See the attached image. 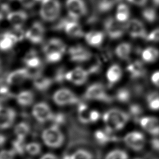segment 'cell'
Listing matches in <instances>:
<instances>
[{"mask_svg":"<svg viewBox=\"0 0 159 159\" xmlns=\"http://www.w3.org/2000/svg\"><path fill=\"white\" fill-rule=\"evenodd\" d=\"M129 114L119 109H109L102 116L106 129L111 132L122 129L129 121Z\"/></svg>","mask_w":159,"mask_h":159,"instance_id":"cell-1","label":"cell"},{"mask_svg":"<svg viewBox=\"0 0 159 159\" xmlns=\"http://www.w3.org/2000/svg\"><path fill=\"white\" fill-rule=\"evenodd\" d=\"M39 14L44 21H55L60 16V3L58 0H41Z\"/></svg>","mask_w":159,"mask_h":159,"instance_id":"cell-2","label":"cell"},{"mask_svg":"<svg viewBox=\"0 0 159 159\" xmlns=\"http://www.w3.org/2000/svg\"><path fill=\"white\" fill-rule=\"evenodd\" d=\"M43 142L49 147H60L64 142V135L58 125H53L45 129L42 134Z\"/></svg>","mask_w":159,"mask_h":159,"instance_id":"cell-3","label":"cell"},{"mask_svg":"<svg viewBox=\"0 0 159 159\" xmlns=\"http://www.w3.org/2000/svg\"><path fill=\"white\" fill-rule=\"evenodd\" d=\"M84 98L88 100L100 101L103 102H111V98L106 93L104 86L99 83L91 84L86 89Z\"/></svg>","mask_w":159,"mask_h":159,"instance_id":"cell-4","label":"cell"},{"mask_svg":"<svg viewBox=\"0 0 159 159\" xmlns=\"http://www.w3.org/2000/svg\"><path fill=\"white\" fill-rule=\"evenodd\" d=\"M52 99L53 102L60 106L75 104L79 101L78 96L67 88H61L57 90L53 93Z\"/></svg>","mask_w":159,"mask_h":159,"instance_id":"cell-5","label":"cell"},{"mask_svg":"<svg viewBox=\"0 0 159 159\" xmlns=\"http://www.w3.org/2000/svg\"><path fill=\"white\" fill-rule=\"evenodd\" d=\"M65 6L71 19L76 20L87 12V7L83 0H66Z\"/></svg>","mask_w":159,"mask_h":159,"instance_id":"cell-6","label":"cell"},{"mask_svg":"<svg viewBox=\"0 0 159 159\" xmlns=\"http://www.w3.org/2000/svg\"><path fill=\"white\" fill-rule=\"evenodd\" d=\"M104 29L107 35L112 39L120 38L125 31V25L113 17H109L106 19Z\"/></svg>","mask_w":159,"mask_h":159,"instance_id":"cell-7","label":"cell"},{"mask_svg":"<svg viewBox=\"0 0 159 159\" xmlns=\"http://www.w3.org/2000/svg\"><path fill=\"white\" fill-rule=\"evenodd\" d=\"M32 114L34 117L40 122L51 120L54 115L49 106L44 102L35 104L32 107Z\"/></svg>","mask_w":159,"mask_h":159,"instance_id":"cell-8","label":"cell"},{"mask_svg":"<svg viewBox=\"0 0 159 159\" xmlns=\"http://www.w3.org/2000/svg\"><path fill=\"white\" fill-rule=\"evenodd\" d=\"M125 31L132 38L146 39L147 34L143 23L136 19H131L125 25Z\"/></svg>","mask_w":159,"mask_h":159,"instance_id":"cell-9","label":"cell"},{"mask_svg":"<svg viewBox=\"0 0 159 159\" xmlns=\"http://www.w3.org/2000/svg\"><path fill=\"white\" fill-rule=\"evenodd\" d=\"M124 142L133 150L140 151L145 145V136L140 132L133 131L128 133L125 136Z\"/></svg>","mask_w":159,"mask_h":159,"instance_id":"cell-10","label":"cell"},{"mask_svg":"<svg viewBox=\"0 0 159 159\" xmlns=\"http://www.w3.org/2000/svg\"><path fill=\"white\" fill-rule=\"evenodd\" d=\"M45 35V29L40 22H34L30 27L25 32V37L32 43L37 44L43 41Z\"/></svg>","mask_w":159,"mask_h":159,"instance_id":"cell-11","label":"cell"},{"mask_svg":"<svg viewBox=\"0 0 159 159\" xmlns=\"http://www.w3.org/2000/svg\"><path fill=\"white\" fill-rule=\"evenodd\" d=\"M88 71L81 66H77L65 75V79L69 82L77 85H82L86 83L88 77Z\"/></svg>","mask_w":159,"mask_h":159,"instance_id":"cell-12","label":"cell"},{"mask_svg":"<svg viewBox=\"0 0 159 159\" xmlns=\"http://www.w3.org/2000/svg\"><path fill=\"white\" fill-rule=\"evenodd\" d=\"M68 53L70 60L78 63L88 61L92 57L91 52L81 45L71 47L68 50Z\"/></svg>","mask_w":159,"mask_h":159,"instance_id":"cell-13","label":"cell"},{"mask_svg":"<svg viewBox=\"0 0 159 159\" xmlns=\"http://www.w3.org/2000/svg\"><path fill=\"white\" fill-rule=\"evenodd\" d=\"M30 78V73L27 68H19L12 71L7 76L6 83L9 85L17 86L21 84Z\"/></svg>","mask_w":159,"mask_h":159,"instance_id":"cell-14","label":"cell"},{"mask_svg":"<svg viewBox=\"0 0 159 159\" xmlns=\"http://www.w3.org/2000/svg\"><path fill=\"white\" fill-rule=\"evenodd\" d=\"M16 111L11 107L1 106L0 109L1 128L6 129L12 126L16 119Z\"/></svg>","mask_w":159,"mask_h":159,"instance_id":"cell-15","label":"cell"},{"mask_svg":"<svg viewBox=\"0 0 159 159\" xmlns=\"http://www.w3.org/2000/svg\"><path fill=\"white\" fill-rule=\"evenodd\" d=\"M142 127L154 137L159 135V120L155 117H143L139 120Z\"/></svg>","mask_w":159,"mask_h":159,"instance_id":"cell-16","label":"cell"},{"mask_svg":"<svg viewBox=\"0 0 159 159\" xmlns=\"http://www.w3.org/2000/svg\"><path fill=\"white\" fill-rule=\"evenodd\" d=\"M42 50L45 54L51 52H60L64 54L66 51V45L61 40L53 38L48 40L44 44Z\"/></svg>","mask_w":159,"mask_h":159,"instance_id":"cell-17","label":"cell"},{"mask_svg":"<svg viewBox=\"0 0 159 159\" xmlns=\"http://www.w3.org/2000/svg\"><path fill=\"white\" fill-rule=\"evenodd\" d=\"M6 19L14 28H20L28 19V15L22 10L11 11Z\"/></svg>","mask_w":159,"mask_h":159,"instance_id":"cell-18","label":"cell"},{"mask_svg":"<svg viewBox=\"0 0 159 159\" xmlns=\"http://www.w3.org/2000/svg\"><path fill=\"white\" fill-rule=\"evenodd\" d=\"M126 69L130 77L133 79H139L144 77L146 74V70L143 63L140 60H135L130 63Z\"/></svg>","mask_w":159,"mask_h":159,"instance_id":"cell-19","label":"cell"},{"mask_svg":"<svg viewBox=\"0 0 159 159\" xmlns=\"http://www.w3.org/2000/svg\"><path fill=\"white\" fill-rule=\"evenodd\" d=\"M64 30L68 36L73 38H80L84 36V32L81 26L76 20L71 19L67 20L65 25Z\"/></svg>","mask_w":159,"mask_h":159,"instance_id":"cell-20","label":"cell"},{"mask_svg":"<svg viewBox=\"0 0 159 159\" xmlns=\"http://www.w3.org/2000/svg\"><path fill=\"white\" fill-rule=\"evenodd\" d=\"M18 40L11 31H7L1 34L0 47L3 51L11 49L14 45L18 42Z\"/></svg>","mask_w":159,"mask_h":159,"instance_id":"cell-21","label":"cell"},{"mask_svg":"<svg viewBox=\"0 0 159 159\" xmlns=\"http://www.w3.org/2000/svg\"><path fill=\"white\" fill-rule=\"evenodd\" d=\"M84 38L88 44L94 47H98L104 41V34L101 31L92 30L86 33Z\"/></svg>","mask_w":159,"mask_h":159,"instance_id":"cell-22","label":"cell"},{"mask_svg":"<svg viewBox=\"0 0 159 159\" xmlns=\"http://www.w3.org/2000/svg\"><path fill=\"white\" fill-rule=\"evenodd\" d=\"M23 61L26 66L32 70L39 68L41 66V60L35 50H30L24 57Z\"/></svg>","mask_w":159,"mask_h":159,"instance_id":"cell-23","label":"cell"},{"mask_svg":"<svg viewBox=\"0 0 159 159\" xmlns=\"http://www.w3.org/2000/svg\"><path fill=\"white\" fill-rule=\"evenodd\" d=\"M122 75V71L120 66L117 64H113L107 70L106 78L109 83L114 84L120 80Z\"/></svg>","mask_w":159,"mask_h":159,"instance_id":"cell-24","label":"cell"},{"mask_svg":"<svg viewBox=\"0 0 159 159\" xmlns=\"http://www.w3.org/2000/svg\"><path fill=\"white\" fill-rule=\"evenodd\" d=\"M17 102L22 107L30 106L34 100V94L30 90H24L20 91L16 96Z\"/></svg>","mask_w":159,"mask_h":159,"instance_id":"cell-25","label":"cell"},{"mask_svg":"<svg viewBox=\"0 0 159 159\" xmlns=\"http://www.w3.org/2000/svg\"><path fill=\"white\" fill-rule=\"evenodd\" d=\"M131 51L132 46L129 43L122 42L116 47L115 53L119 58L122 60H127L129 58Z\"/></svg>","mask_w":159,"mask_h":159,"instance_id":"cell-26","label":"cell"},{"mask_svg":"<svg viewBox=\"0 0 159 159\" xmlns=\"http://www.w3.org/2000/svg\"><path fill=\"white\" fill-rule=\"evenodd\" d=\"M52 84V80L47 77L42 76L41 75L34 78L33 84L34 87L39 91H44L47 90Z\"/></svg>","mask_w":159,"mask_h":159,"instance_id":"cell-27","label":"cell"},{"mask_svg":"<svg viewBox=\"0 0 159 159\" xmlns=\"http://www.w3.org/2000/svg\"><path fill=\"white\" fill-rule=\"evenodd\" d=\"M142 60L147 63H153L159 58V50L155 47H147L142 52Z\"/></svg>","mask_w":159,"mask_h":159,"instance_id":"cell-28","label":"cell"},{"mask_svg":"<svg viewBox=\"0 0 159 159\" xmlns=\"http://www.w3.org/2000/svg\"><path fill=\"white\" fill-rule=\"evenodd\" d=\"M130 17V9L128 6L124 3L119 4L116 9V19L120 22L124 23Z\"/></svg>","mask_w":159,"mask_h":159,"instance_id":"cell-29","label":"cell"},{"mask_svg":"<svg viewBox=\"0 0 159 159\" xmlns=\"http://www.w3.org/2000/svg\"><path fill=\"white\" fill-rule=\"evenodd\" d=\"M112 132L106 129L105 130H98L94 133V138L98 143L104 145L111 140H114V137L111 135Z\"/></svg>","mask_w":159,"mask_h":159,"instance_id":"cell-30","label":"cell"},{"mask_svg":"<svg viewBox=\"0 0 159 159\" xmlns=\"http://www.w3.org/2000/svg\"><path fill=\"white\" fill-rule=\"evenodd\" d=\"M91 109L84 103H80L78 107V116L80 121L84 124L91 122L90 114Z\"/></svg>","mask_w":159,"mask_h":159,"instance_id":"cell-31","label":"cell"},{"mask_svg":"<svg viewBox=\"0 0 159 159\" xmlns=\"http://www.w3.org/2000/svg\"><path fill=\"white\" fill-rule=\"evenodd\" d=\"M148 107L153 111L159 110V93L152 91L149 93L146 98Z\"/></svg>","mask_w":159,"mask_h":159,"instance_id":"cell-32","label":"cell"},{"mask_svg":"<svg viewBox=\"0 0 159 159\" xmlns=\"http://www.w3.org/2000/svg\"><path fill=\"white\" fill-rule=\"evenodd\" d=\"M30 132V127L26 122H20L14 128V134L17 138L25 139V137Z\"/></svg>","mask_w":159,"mask_h":159,"instance_id":"cell-33","label":"cell"},{"mask_svg":"<svg viewBox=\"0 0 159 159\" xmlns=\"http://www.w3.org/2000/svg\"><path fill=\"white\" fill-rule=\"evenodd\" d=\"M142 15L143 18L147 22L153 23L157 19V13L153 7H146L142 12Z\"/></svg>","mask_w":159,"mask_h":159,"instance_id":"cell-34","label":"cell"},{"mask_svg":"<svg viewBox=\"0 0 159 159\" xmlns=\"http://www.w3.org/2000/svg\"><path fill=\"white\" fill-rule=\"evenodd\" d=\"M116 98L120 102L126 103L129 102L131 98V93L127 88H120L116 92Z\"/></svg>","mask_w":159,"mask_h":159,"instance_id":"cell-35","label":"cell"},{"mask_svg":"<svg viewBox=\"0 0 159 159\" xmlns=\"http://www.w3.org/2000/svg\"><path fill=\"white\" fill-rule=\"evenodd\" d=\"M13 150L16 153L22 155L24 153L25 150H26V145L24 142V139L17 138L15 140L12 142Z\"/></svg>","mask_w":159,"mask_h":159,"instance_id":"cell-36","label":"cell"},{"mask_svg":"<svg viewBox=\"0 0 159 159\" xmlns=\"http://www.w3.org/2000/svg\"><path fill=\"white\" fill-rule=\"evenodd\" d=\"M105 159H128V155L125 151L117 149L108 153Z\"/></svg>","mask_w":159,"mask_h":159,"instance_id":"cell-37","label":"cell"},{"mask_svg":"<svg viewBox=\"0 0 159 159\" xmlns=\"http://www.w3.org/2000/svg\"><path fill=\"white\" fill-rule=\"evenodd\" d=\"M93 157L92 154L88 151L83 149H80L76 150L71 155H70V159H93Z\"/></svg>","mask_w":159,"mask_h":159,"instance_id":"cell-38","label":"cell"},{"mask_svg":"<svg viewBox=\"0 0 159 159\" xmlns=\"http://www.w3.org/2000/svg\"><path fill=\"white\" fill-rule=\"evenodd\" d=\"M143 112L142 107L137 104H132L129 106V114L135 120H140L139 117Z\"/></svg>","mask_w":159,"mask_h":159,"instance_id":"cell-39","label":"cell"},{"mask_svg":"<svg viewBox=\"0 0 159 159\" xmlns=\"http://www.w3.org/2000/svg\"><path fill=\"white\" fill-rule=\"evenodd\" d=\"M26 150L32 155H37L41 152V146L39 143L32 142L26 145Z\"/></svg>","mask_w":159,"mask_h":159,"instance_id":"cell-40","label":"cell"},{"mask_svg":"<svg viewBox=\"0 0 159 159\" xmlns=\"http://www.w3.org/2000/svg\"><path fill=\"white\" fill-rule=\"evenodd\" d=\"M45 55V59L48 63H54L60 61L63 57V53L60 52H51Z\"/></svg>","mask_w":159,"mask_h":159,"instance_id":"cell-41","label":"cell"},{"mask_svg":"<svg viewBox=\"0 0 159 159\" xmlns=\"http://www.w3.org/2000/svg\"><path fill=\"white\" fill-rule=\"evenodd\" d=\"M145 39L149 42H159V28H157L152 30L148 35H147Z\"/></svg>","mask_w":159,"mask_h":159,"instance_id":"cell-42","label":"cell"},{"mask_svg":"<svg viewBox=\"0 0 159 159\" xmlns=\"http://www.w3.org/2000/svg\"><path fill=\"white\" fill-rule=\"evenodd\" d=\"M1 101H6L11 97V94L9 91V88L6 86H1Z\"/></svg>","mask_w":159,"mask_h":159,"instance_id":"cell-43","label":"cell"},{"mask_svg":"<svg viewBox=\"0 0 159 159\" xmlns=\"http://www.w3.org/2000/svg\"><path fill=\"white\" fill-rule=\"evenodd\" d=\"M112 2L109 1V0H103L101 1L99 5V9L101 11H107L110 10L112 7Z\"/></svg>","mask_w":159,"mask_h":159,"instance_id":"cell-44","label":"cell"},{"mask_svg":"<svg viewBox=\"0 0 159 159\" xmlns=\"http://www.w3.org/2000/svg\"><path fill=\"white\" fill-rule=\"evenodd\" d=\"M11 11H10V7L7 4H2L1 7V14L0 17L1 19L2 20L5 18H7V16Z\"/></svg>","mask_w":159,"mask_h":159,"instance_id":"cell-45","label":"cell"},{"mask_svg":"<svg viewBox=\"0 0 159 159\" xmlns=\"http://www.w3.org/2000/svg\"><path fill=\"white\" fill-rule=\"evenodd\" d=\"M20 4L25 8H31L35 5L37 2L41 0H18Z\"/></svg>","mask_w":159,"mask_h":159,"instance_id":"cell-46","label":"cell"},{"mask_svg":"<svg viewBox=\"0 0 159 159\" xmlns=\"http://www.w3.org/2000/svg\"><path fill=\"white\" fill-rule=\"evenodd\" d=\"M15 153L13 150H2L1 152V159H14Z\"/></svg>","mask_w":159,"mask_h":159,"instance_id":"cell-47","label":"cell"},{"mask_svg":"<svg viewBox=\"0 0 159 159\" xmlns=\"http://www.w3.org/2000/svg\"><path fill=\"white\" fill-rule=\"evenodd\" d=\"M52 120L53 121L54 125L58 126L59 125H60L64 122L65 117L62 114H57L55 115H53V117Z\"/></svg>","mask_w":159,"mask_h":159,"instance_id":"cell-48","label":"cell"},{"mask_svg":"<svg viewBox=\"0 0 159 159\" xmlns=\"http://www.w3.org/2000/svg\"><path fill=\"white\" fill-rule=\"evenodd\" d=\"M100 117V114L98 111L91 110L90 114V121L91 122H97Z\"/></svg>","mask_w":159,"mask_h":159,"instance_id":"cell-49","label":"cell"},{"mask_svg":"<svg viewBox=\"0 0 159 159\" xmlns=\"http://www.w3.org/2000/svg\"><path fill=\"white\" fill-rule=\"evenodd\" d=\"M151 80L153 84L157 87H159V71L153 73L151 77Z\"/></svg>","mask_w":159,"mask_h":159,"instance_id":"cell-50","label":"cell"},{"mask_svg":"<svg viewBox=\"0 0 159 159\" xmlns=\"http://www.w3.org/2000/svg\"><path fill=\"white\" fill-rule=\"evenodd\" d=\"M151 145L154 150L159 151V135L155 136L152 139Z\"/></svg>","mask_w":159,"mask_h":159,"instance_id":"cell-51","label":"cell"},{"mask_svg":"<svg viewBox=\"0 0 159 159\" xmlns=\"http://www.w3.org/2000/svg\"><path fill=\"white\" fill-rule=\"evenodd\" d=\"M127 1L137 6H143L147 4L148 0H127Z\"/></svg>","mask_w":159,"mask_h":159,"instance_id":"cell-52","label":"cell"},{"mask_svg":"<svg viewBox=\"0 0 159 159\" xmlns=\"http://www.w3.org/2000/svg\"><path fill=\"white\" fill-rule=\"evenodd\" d=\"M40 159H58L57 156L52 153H47L42 156Z\"/></svg>","mask_w":159,"mask_h":159,"instance_id":"cell-53","label":"cell"},{"mask_svg":"<svg viewBox=\"0 0 159 159\" xmlns=\"http://www.w3.org/2000/svg\"><path fill=\"white\" fill-rule=\"evenodd\" d=\"M4 142H5V137L4 135H1V145H3Z\"/></svg>","mask_w":159,"mask_h":159,"instance_id":"cell-54","label":"cell"},{"mask_svg":"<svg viewBox=\"0 0 159 159\" xmlns=\"http://www.w3.org/2000/svg\"><path fill=\"white\" fill-rule=\"evenodd\" d=\"M153 3L156 6H159V0H152Z\"/></svg>","mask_w":159,"mask_h":159,"instance_id":"cell-55","label":"cell"},{"mask_svg":"<svg viewBox=\"0 0 159 159\" xmlns=\"http://www.w3.org/2000/svg\"><path fill=\"white\" fill-rule=\"evenodd\" d=\"M135 159H142V158H135Z\"/></svg>","mask_w":159,"mask_h":159,"instance_id":"cell-56","label":"cell"}]
</instances>
